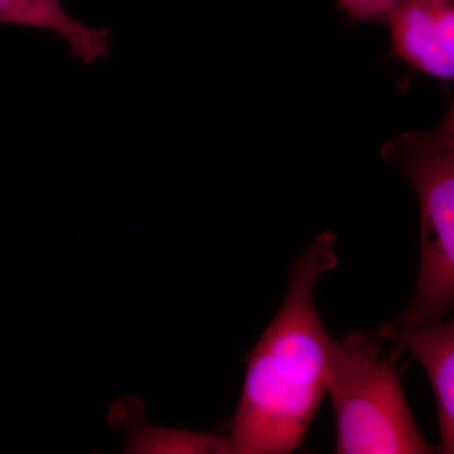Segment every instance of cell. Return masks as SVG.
Segmentation results:
<instances>
[{"label":"cell","instance_id":"cell-1","mask_svg":"<svg viewBox=\"0 0 454 454\" xmlns=\"http://www.w3.org/2000/svg\"><path fill=\"white\" fill-rule=\"evenodd\" d=\"M336 240L333 232H322L295 260L282 306L247 355L230 426L235 453L297 450L327 395L334 339L316 309L315 286L339 264Z\"/></svg>","mask_w":454,"mask_h":454},{"label":"cell","instance_id":"cell-2","mask_svg":"<svg viewBox=\"0 0 454 454\" xmlns=\"http://www.w3.org/2000/svg\"><path fill=\"white\" fill-rule=\"evenodd\" d=\"M379 339L355 333L333 340L327 394L336 417V453H433L406 402L396 354L384 356Z\"/></svg>","mask_w":454,"mask_h":454},{"label":"cell","instance_id":"cell-3","mask_svg":"<svg viewBox=\"0 0 454 454\" xmlns=\"http://www.w3.org/2000/svg\"><path fill=\"white\" fill-rule=\"evenodd\" d=\"M382 157L397 164L419 202L422 244L413 301L397 318L408 328L442 319L454 301V106L430 133L390 140Z\"/></svg>","mask_w":454,"mask_h":454},{"label":"cell","instance_id":"cell-4","mask_svg":"<svg viewBox=\"0 0 454 454\" xmlns=\"http://www.w3.org/2000/svg\"><path fill=\"white\" fill-rule=\"evenodd\" d=\"M387 25L394 53L442 82L454 77V0H397Z\"/></svg>","mask_w":454,"mask_h":454},{"label":"cell","instance_id":"cell-5","mask_svg":"<svg viewBox=\"0 0 454 454\" xmlns=\"http://www.w3.org/2000/svg\"><path fill=\"white\" fill-rule=\"evenodd\" d=\"M380 339H390L396 349L408 348L422 364L435 397L441 453L454 452V322L442 319L402 328L387 325L378 330Z\"/></svg>","mask_w":454,"mask_h":454},{"label":"cell","instance_id":"cell-6","mask_svg":"<svg viewBox=\"0 0 454 454\" xmlns=\"http://www.w3.org/2000/svg\"><path fill=\"white\" fill-rule=\"evenodd\" d=\"M0 23L55 32L85 65L109 55V31L74 20L59 0H0Z\"/></svg>","mask_w":454,"mask_h":454},{"label":"cell","instance_id":"cell-7","mask_svg":"<svg viewBox=\"0 0 454 454\" xmlns=\"http://www.w3.org/2000/svg\"><path fill=\"white\" fill-rule=\"evenodd\" d=\"M127 453L231 454L229 435L169 429L148 423H131L127 429Z\"/></svg>","mask_w":454,"mask_h":454},{"label":"cell","instance_id":"cell-8","mask_svg":"<svg viewBox=\"0 0 454 454\" xmlns=\"http://www.w3.org/2000/svg\"><path fill=\"white\" fill-rule=\"evenodd\" d=\"M397 0H339L352 22L387 23Z\"/></svg>","mask_w":454,"mask_h":454}]
</instances>
